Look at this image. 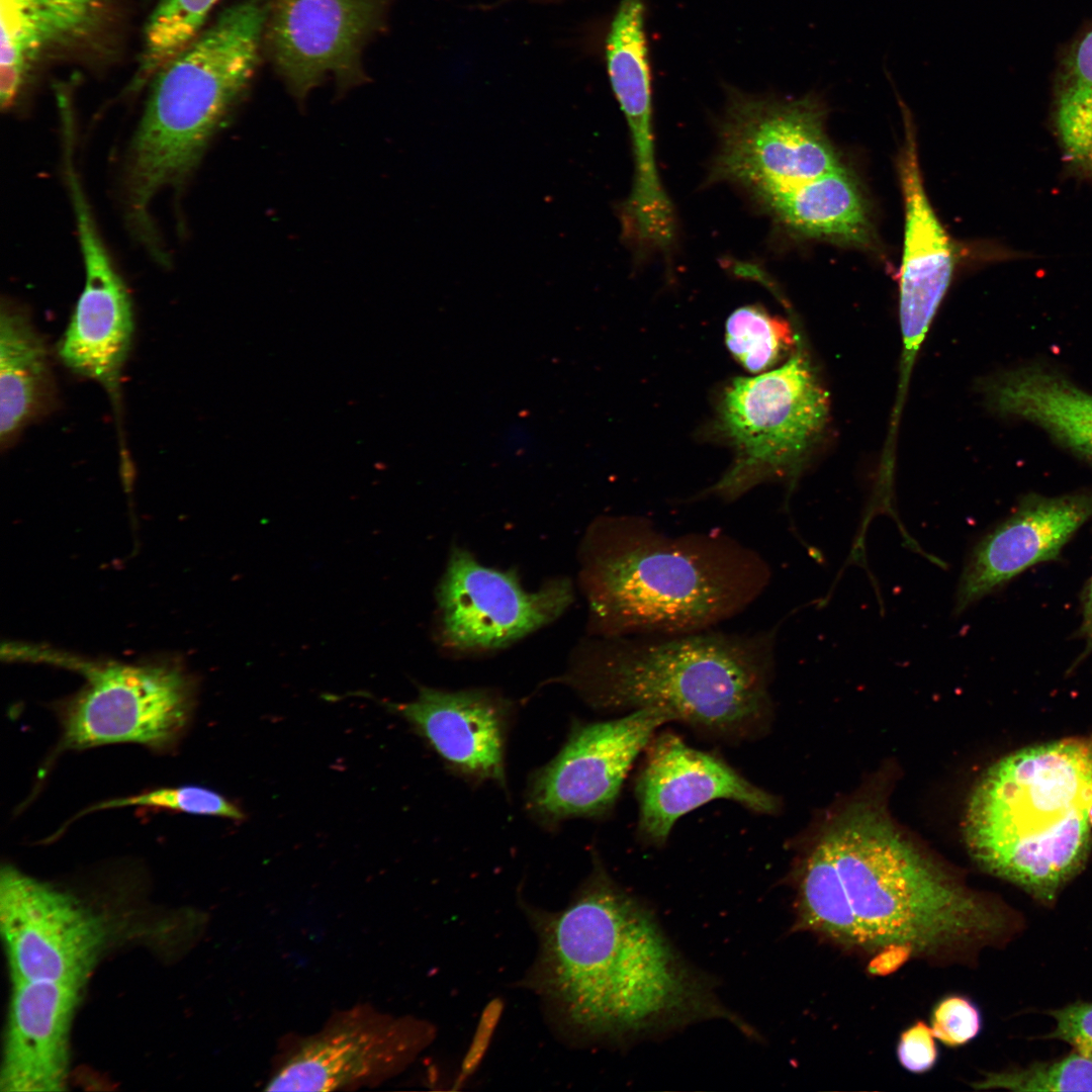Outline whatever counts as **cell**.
I'll return each instance as SVG.
<instances>
[{
  "label": "cell",
  "mask_w": 1092,
  "mask_h": 1092,
  "mask_svg": "<svg viewBox=\"0 0 1092 1092\" xmlns=\"http://www.w3.org/2000/svg\"><path fill=\"white\" fill-rule=\"evenodd\" d=\"M796 928L873 956L892 945L933 961L970 959L1018 930L1008 906L966 888L874 802L850 804L817 834L796 876Z\"/></svg>",
  "instance_id": "1"
},
{
  "label": "cell",
  "mask_w": 1092,
  "mask_h": 1092,
  "mask_svg": "<svg viewBox=\"0 0 1092 1092\" xmlns=\"http://www.w3.org/2000/svg\"><path fill=\"white\" fill-rule=\"evenodd\" d=\"M531 916L540 940L534 986L582 1034L628 1040L712 1018L749 1030L599 858L565 909Z\"/></svg>",
  "instance_id": "2"
},
{
  "label": "cell",
  "mask_w": 1092,
  "mask_h": 1092,
  "mask_svg": "<svg viewBox=\"0 0 1092 1092\" xmlns=\"http://www.w3.org/2000/svg\"><path fill=\"white\" fill-rule=\"evenodd\" d=\"M769 579L767 561L727 534L673 536L634 516L594 526L582 574L601 637L711 630L749 607Z\"/></svg>",
  "instance_id": "3"
},
{
  "label": "cell",
  "mask_w": 1092,
  "mask_h": 1092,
  "mask_svg": "<svg viewBox=\"0 0 1092 1092\" xmlns=\"http://www.w3.org/2000/svg\"><path fill=\"white\" fill-rule=\"evenodd\" d=\"M778 628L602 637L562 680L590 708H658L714 739L752 740L768 730Z\"/></svg>",
  "instance_id": "4"
},
{
  "label": "cell",
  "mask_w": 1092,
  "mask_h": 1092,
  "mask_svg": "<svg viewBox=\"0 0 1092 1092\" xmlns=\"http://www.w3.org/2000/svg\"><path fill=\"white\" fill-rule=\"evenodd\" d=\"M1092 736L1011 753L980 778L968 803V848L988 873L1044 905L1091 849Z\"/></svg>",
  "instance_id": "5"
},
{
  "label": "cell",
  "mask_w": 1092,
  "mask_h": 1092,
  "mask_svg": "<svg viewBox=\"0 0 1092 1092\" xmlns=\"http://www.w3.org/2000/svg\"><path fill=\"white\" fill-rule=\"evenodd\" d=\"M267 0L223 9L150 80L123 175L128 219L152 220L160 192L178 188L242 100L260 60Z\"/></svg>",
  "instance_id": "6"
},
{
  "label": "cell",
  "mask_w": 1092,
  "mask_h": 1092,
  "mask_svg": "<svg viewBox=\"0 0 1092 1092\" xmlns=\"http://www.w3.org/2000/svg\"><path fill=\"white\" fill-rule=\"evenodd\" d=\"M798 338L781 366L737 377L719 402L718 430L734 450L709 494L731 502L766 481L794 484L829 419V397Z\"/></svg>",
  "instance_id": "7"
},
{
  "label": "cell",
  "mask_w": 1092,
  "mask_h": 1092,
  "mask_svg": "<svg viewBox=\"0 0 1092 1092\" xmlns=\"http://www.w3.org/2000/svg\"><path fill=\"white\" fill-rule=\"evenodd\" d=\"M36 653L73 666L86 678L61 709V746L65 749L113 743L168 749L177 743L192 717L195 681L178 663H97L56 651L37 649Z\"/></svg>",
  "instance_id": "8"
},
{
  "label": "cell",
  "mask_w": 1092,
  "mask_h": 1092,
  "mask_svg": "<svg viewBox=\"0 0 1092 1092\" xmlns=\"http://www.w3.org/2000/svg\"><path fill=\"white\" fill-rule=\"evenodd\" d=\"M825 115L816 94L784 99L731 90L712 179L743 186L760 202L839 167Z\"/></svg>",
  "instance_id": "9"
},
{
  "label": "cell",
  "mask_w": 1092,
  "mask_h": 1092,
  "mask_svg": "<svg viewBox=\"0 0 1092 1092\" xmlns=\"http://www.w3.org/2000/svg\"><path fill=\"white\" fill-rule=\"evenodd\" d=\"M673 721L658 708L607 721L572 720L559 751L528 776L526 812L549 830L569 819L606 817L638 755L659 727Z\"/></svg>",
  "instance_id": "10"
},
{
  "label": "cell",
  "mask_w": 1092,
  "mask_h": 1092,
  "mask_svg": "<svg viewBox=\"0 0 1092 1092\" xmlns=\"http://www.w3.org/2000/svg\"><path fill=\"white\" fill-rule=\"evenodd\" d=\"M425 1022L358 1003L332 1013L313 1033L283 1053L267 1091H339L382 1084L428 1044Z\"/></svg>",
  "instance_id": "11"
},
{
  "label": "cell",
  "mask_w": 1092,
  "mask_h": 1092,
  "mask_svg": "<svg viewBox=\"0 0 1092 1092\" xmlns=\"http://www.w3.org/2000/svg\"><path fill=\"white\" fill-rule=\"evenodd\" d=\"M0 930L12 982L84 986L105 945L102 920L72 895L4 866Z\"/></svg>",
  "instance_id": "12"
},
{
  "label": "cell",
  "mask_w": 1092,
  "mask_h": 1092,
  "mask_svg": "<svg viewBox=\"0 0 1092 1092\" xmlns=\"http://www.w3.org/2000/svg\"><path fill=\"white\" fill-rule=\"evenodd\" d=\"M386 0H267L264 42L294 96L327 78L364 80L361 54L382 22Z\"/></svg>",
  "instance_id": "13"
},
{
  "label": "cell",
  "mask_w": 1092,
  "mask_h": 1092,
  "mask_svg": "<svg viewBox=\"0 0 1092 1092\" xmlns=\"http://www.w3.org/2000/svg\"><path fill=\"white\" fill-rule=\"evenodd\" d=\"M437 599L444 641L459 650H488L555 620L571 604L573 592L566 579L525 590L514 573L486 567L455 548Z\"/></svg>",
  "instance_id": "14"
},
{
  "label": "cell",
  "mask_w": 1092,
  "mask_h": 1092,
  "mask_svg": "<svg viewBox=\"0 0 1092 1092\" xmlns=\"http://www.w3.org/2000/svg\"><path fill=\"white\" fill-rule=\"evenodd\" d=\"M65 172L85 282L59 354L71 370L115 392L133 334L131 301L98 233L74 162L66 163Z\"/></svg>",
  "instance_id": "15"
},
{
  "label": "cell",
  "mask_w": 1092,
  "mask_h": 1092,
  "mask_svg": "<svg viewBox=\"0 0 1092 1092\" xmlns=\"http://www.w3.org/2000/svg\"><path fill=\"white\" fill-rule=\"evenodd\" d=\"M634 793L637 833L647 844L663 845L685 814L718 799L759 814H775L780 801L723 759L695 749L672 732L654 735L644 750Z\"/></svg>",
  "instance_id": "16"
},
{
  "label": "cell",
  "mask_w": 1092,
  "mask_h": 1092,
  "mask_svg": "<svg viewBox=\"0 0 1092 1092\" xmlns=\"http://www.w3.org/2000/svg\"><path fill=\"white\" fill-rule=\"evenodd\" d=\"M405 720L445 767L465 781L507 788L506 748L513 705L493 691L420 687L417 698L384 703Z\"/></svg>",
  "instance_id": "17"
},
{
  "label": "cell",
  "mask_w": 1092,
  "mask_h": 1092,
  "mask_svg": "<svg viewBox=\"0 0 1092 1092\" xmlns=\"http://www.w3.org/2000/svg\"><path fill=\"white\" fill-rule=\"evenodd\" d=\"M905 141L899 175L905 206V232L899 279L903 370L906 381L916 353L949 287L956 250L926 195L911 112L901 101Z\"/></svg>",
  "instance_id": "18"
},
{
  "label": "cell",
  "mask_w": 1092,
  "mask_h": 1092,
  "mask_svg": "<svg viewBox=\"0 0 1092 1092\" xmlns=\"http://www.w3.org/2000/svg\"><path fill=\"white\" fill-rule=\"evenodd\" d=\"M1092 518V492L1029 494L973 547L956 595V614L1025 569L1057 559L1076 531Z\"/></svg>",
  "instance_id": "19"
},
{
  "label": "cell",
  "mask_w": 1092,
  "mask_h": 1092,
  "mask_svg": "<svg viewBox=\"0 0 1092 1092\" xmlns=\"http://www.w3.org/2000/svg\"><path fill=\"white\" fill-rule=\"evenodd\" d=\"M83 987L13 982L0 1073L3 1092L63 1090L69 1033Z\"/></svg>",
  "instance_id": "20"
},
{
  "label": "cell",
  "mask_w": 1092,
  "mask_h": 1092,
  "mask_svg": "<svg viewBox=\"0 0 1092 1092\" xmlns=\"http://www.w3.org/2000/svg\"><path fill=\"white\" fill-rule=\"evenodd\" d=\"M998 416L1033 424L1055 442L1092 464V392L1040 363L997 373L981 386Z\"/></svg>",
  "instance_id": "21"
},
{
  "label": "cell",
  "mask_w": 1092,
  "mask_h": 1092,
  "mask_svg": "<svg viewBox=\"0 0 1092 1092\" xmlns=\"http://www.w3.org/2000/svg\"><path fill=\"white\" fill-rule=\"evenodd\" d=\"M102 0H0V104L10 109L29 64L42 52L88 34Z\"/></svg>",
  "instance_id": "22"
},
{
  "label": "cell",
  "mask_w": 1092,
  "mask_h": 1092,
  "mask_svg": "<svg viewBox=\"0 0 1092 1092\" xmlns=\"http://www.w3.org/2000/svg\"><path fill=\"white\" fill-rule=\"evenodd\" d=\"M760 204L781 224L802 237L857 248H870L875 242L863 193L843 165Z\"/></svg>",
  "instance_id": "23"
},
{
  "label": "cell",
  "mask_w": 1092,
  "mask_h": 1092,
  "mask_svg": "<svg viewBox=\"0 0 1092 1092\" xmlns=\"http://www.w3.org/2000/svg\"><path fill=\"white\" fill-rule=\"evenodd\" d=\"M643 0H621L606 42L607 68L615 96L627 120L635 170H655L651 79Z\"/></svg>",
  "instance_id": "24"
},
{
  "label": "cell",
  "mask_w": 1092,
  "mask_h": 1092,
  "mask_svg": "<svg viewBox=\"0 0 1092 1092\" xmlns=\"http://www.w3.org/2000/svg\"><path fill=\"white\" fill-rule=\"evenodd\" d=\"M51 389L46 346L24 311L0 313V437L4 446L40 411Z\"/></svg>",
  "instance_id": "25"
},
{
  "label": "cell",
  "mask_w": 1092,
  "mask_h": 1092,
  "mask_svg": "<svg viewBox=\"0 0 1092 1092\" xmlns=\"http://www.w3.org/2000/svg\"><path fill=\"white\" fill-rule=\"evenodd\" d=\"M218 0H160L149 15L132 88L150 82L156 72L203 29Z\"/></svg>",
  "instance_id": "26"
},
{
  "label": "cell",
  "mask_w": 1092,
  "mask_h": 1092,
  "mask_svg": "<svg viewBox=\"0 0 1092 1092\" xmlns=\"http://www.w3.org/2000/svg\"><path fill=\"white\" fill-rule=\"evenodd\" d=\"M790 325L761 307L743 306L726 322L725 341L736 361L751 373L774 368L793 348Z\"/></svg>",
  "instance_id": "27"
},
{
  "label": "cell",
  "mask_w": 1092,
  "mask_h": 1092,
  "mask_svg": "<svg viewBox=\"0 0 1092 1092\" xmlns=\"http://www.w3.org/2000/svg\"><path fill=\"white\" fill-rule=\"evenodd\" d=\"M974 1086L1012 1091H1092V1060L1075 1052L1057 1061L987 1073Z\"/></svg>",
  "instance_id": "28"
},
{
  "label": "cell",
  "mask_w": 1092,
  "mask_h": 1092,
  "mask_svg": "<svg viewBox=\"0 0 1092 1092\" xmlns=\"http://www.w3.org/2000/svg\"><path fill=\"white\" fill-rule=\"evenodd\" d=\"M1053 119L1070 164L1092 177V85L1053 84Z\"/></svg>",
  "instance_id": "29"
},
{
  "label": "cell",
  "mask_w": 1092,
  "mask_h": 1092,
  "mask_svg": "<svg viewBox=\"0 0 1092 1092\" xmlns=\"http://www.w3.org/2000/svg\"><path fill=\"white\" fill-rule=\"evenodd\" d=\"M131 806L168 809L188 814L221 817L234 821H243L246 818V814L236 803L211 789L200 786L156 789L139 795L102 802L92 807L91 810Z\"/></svg>",
  "instance_id": "30"
},
{
  "label": "cell",
  "mask_w": 1092,
  "mask_h": 1092,
  "mask_svg": "<svg viewBox=\"0 0 1092 1092\" xmlns=\"http://www.w3.org/2000/svg\"><path fill=\"white\" fill-rule=\"evenodd\" d=\"M931 1029L943 1044L957 1048L974 1039L981 1031L982 1016L977 1005L963 995H948L934 1006Z\"/></svg>",
  "instance_id": "31"
},
{
  "label": "cell",
  "mask_w": 1092,
  "mask_h": 1092,
  "mask_svg": "<svg viewBox=\"0 0 1092 1092\" xmlns=\"http://www.w3.org/2000/svg\"><path fill=\"white\" fill-rule=\"evenodd\" d=\"M1053 84L1092 85V20L1059 50Z\"/></svg>",
  "instance_id": "32"
},
{
  "label": "cell",
  "mask_w": 1092,
  "mask_h": 1092,
  "mask_svg": "<svg viewBox=\"0 0 1092 1092\" xmlns=\"http://www.w3.org/2000/svg\"><path fill=\"white\" fill-rule=\"evenodd\" d=\"M1049 1014L1055 1018L1056 1027L1044 1038L1066 1041L1076 1053L1092 1060V1003L1075 1002Z\"/></svg>",
  "instance_id": "33"
},
{
  "label": "cell",
  "mask_w": 1092,
  "mask_h": 1092,
  "mask_svg": "<svg viewBox=\"0 0 1092 1092\" xmlns=\"http://www.w3.org/2000/svg\"><path fill=\"white\" fill-rule=\"evenodd\" d=\"M897 1058L907 1071L922 1074L934 1067L938 1049L931 1026L922 1020L906 1028L899 1037Z\"/></svg>",
  "instance_id": "34"
},
{
  "label": "cell",
  "mask_w": 1092,
  "mask_h": 1092,
  "mask_svg": "<svg viewBox=\"0 0 1092 1092\" xmlns=\"http://www.w3.org/2000/svg\"><path fill=\"white\" fill-rule=\"evenodd\" d=\"M502 1012L503 1002L499 999L489 1002L482 1011L471 1044L461 1065V1073L456 1082L458 1086L478 1068L489 1045Z\"/></svg>",
  "instance_id": "35"
},
{
  "label": "cell",
  "mask_w": 1092,
  "mask_h": 1092,
  "mask_svg": "<svg viewBox=\"0 0 1092 1092\" xmlns=\"http://www.w3.org/2000/svg\"><path fill=\"white\" fill-rule=\"evenodd\" d=\"M911 958H914V954L909 947L887 946L871 956L867 970L873 976L885 977L898 971Z\"/></svg>",
  "instance_id": "36"
},
{
  "label": "cell",
  "mask_w": 1092,
  "mask_h": 1092,
  "mask_svg": "<svg viewBox=\"0 0 1092 1092\" xmlns=\"http://www.w3.org/2000/svg\"><path fill=\"white\" fill-rule=\"evenodd\" d=\"M1078 637L1084 640V651L1077 662L1092 653V576L1083 596V620L1078 630Z\"/></svg>",
  "instance_id": "37"
},
{
  "label": "cell",
  "mask_w": 1092,
  "mask_h": 1092,
  "mask_svg": "<svg viewBox=\"0 0 1092 1092\" xmlns=\"http://www.w3.org/2000/svg\"><path fill=\"white\" fill-rule=\"evenodd\" d=\"M1089 821H1090V825L1092 827V807H1091L1090 813H1089Z\"/></svg>",
  "instance_id": "38"
}]
</instances>
